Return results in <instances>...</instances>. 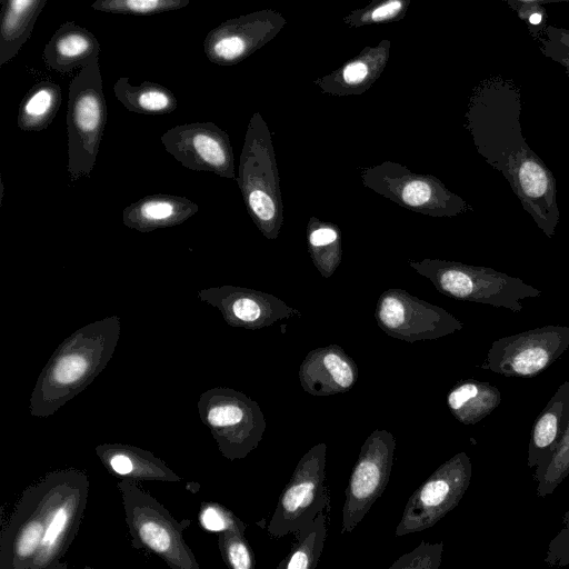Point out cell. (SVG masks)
<instances>
[{
  "label": "cell",
  "mask_w": 569,
  "mask_h": 569,
  "mask_svg": "<svg viewBox=\"0 0 569 569\" xmlns=\"http://www.w3.org/2000/svg\"><path fill=\"white\" fill-rule=\"evenodd\" d=\"M90 481L80 469L48 472L27 487L0 536V569L67 568L61 558L76 537Z\"/></svg>",
  "instance_id": "obj_1"
},
{
  "label": "cell",
  "mask_w": 569,
  "mask_h": 569,
  "mask_svg": "<svg viewBox=\"0 0 569 569\" xmlns=\"http://www.w3.org/2000/svg\"><path fill=\"white\" fill-rule=\"evenodd\" d=\"M118 316L88 323L53 351L41 370L29 403L34 418H49L82 392L113 357L120 338Z\"/></svg>",
  "instance_id": "obj_2"
},
{
  "label": "cell",
  "mask_w": 569,
  "mask_h": 569,
  "mask_svg": "<svg viewBox=\"0 0 569 569\" xmlns=\"http://www.w3.org/2000/svg\"><path fill=\"white\" fill-rule=\"evenodd\" d=\"M237 182L247 211L261 232L277 239L283 224L280 177L271 132L259 112L248 123Z\"/></svg>",
  "instance_id": "obj_3"
},
{
  "label": "cell",
  "mask_w": 569,
  "mask_h": 569,
  "mask_svg": "<svg viewBox=\"0 0 569 569\" xmlns=\"http://www.w3.org/2000/svg\"><path fill=\"white\" fill-rule=\"evenodd\" d=\"M117 488L122 496L132 548L157 555L172 569H200L183 537L190 519L178 521L136 480L122 478Z\"/></svg>",
  "instance_id": "obj_4"
},
{
  "label": "cell",
  "mask_w": 569,
  "mask_h": 569,
  "mask_svg": "<svg viewBox=\"0 0 569 569\" xmlns=\"http://www.w3.org/2000/svg\"><path fill=\"white\" fill-rule=\"evenodd\" d=\"M107 123V103L99 59L80 69L68 94V173L77 183L90 177Z\"/></svg>",
  "instance_id": "obj_5"
},
{
  "label": "cell",
  "mask_w": 569,
  "mask_h": 569,
  "mask_svg": "<svg viewBox=\"0 0 569 569\" xmlns=\"http://www.w3.org/2000/svg\"><path fill=\"white\" fill-rule=\"evenodd\" d=\"M197 409L221 456L230 461L246 458L263 438L264 415L258 402L241 391L208 389L200 395Z\"/></svg>",
  "instance_id": "obj_6"
},
{
  "label": "cell",
  "mask_w": 569,
  "mask_h": 569,
  "mask_svg": "<svg viewBox=\"0 0 569 569\" xmlns=\"http://www.w3.org/2000/svg\"><path fill=\"white\" fill-rule=\"evenodd\" d=\"M360 179L366 188L399 206L433 218L453 217L467 203L431 174L416 173L393 161L362 168Z\"/></svg>",
  "instance_id": "obj_7"
},
{
  "label": "cell",
  "mask_w": 569,
  "mask_h": 569,
  "mask_svg": "<svg viewBox=\"0 0 569 569\" xmlns=\"http://www.w3.org/2000/svg\"><path fill=\"white\" fill-rule=\"evenodd\" d=\"M326 466L325 442L312 446L301 457L270 518L267 529L271 537L296 533L328 507Z\"/></svg>",
  "instance_id": "obj_8"
},
{
  "label": "cell",
  "mask_w": 569,
  "mask_h": 569,
  "mask_svg": "<svg viewBox=\"0 0 569 569\" xmlns=\"http://www.w3.org/2000/svg\"><path fill=\"white\" fill-rule=\"evenodd\" d=\"M395 450L396 438L386 429L373 430L365 440L345 491L341 533H351L383 493Z\"/></svg>",
  "instance_id": "obj_9"
},
{
  "label": "cell",
  "mask_w": 569,
  "mask_h": 569,
  "mask_svg": "<svg viewBox=\"0 0 569 569\" xmlns=\"http://www.w3.org/2000/svg\"><path fill=\"white\" fill-rule=\"evenodd\" d=\"M375 319L385 333L407 342L438 339L461 327L441 307L399 288L388 289L380 295Z\"/></svg>",
  "instance_id": "obj_10"
},
{
  "label": "cell",
  "mask_w": 569,
  "mask_h": 569,
  "mask_svg": "<svg viewBox=\"0 0 569 569\" xmlns=\"http://www.w3.org/2000/svg\"><path fill=\"white\" fill-rule=\"evenodd\" d=\"M468 463L457 455L442 463L409 498L396 536L401 537L432 527L461 497L468 480Z\"/></svg>",
  "instance_id": "obj_11"
},
{
  "label": "cell",
  "mask_w": 569,
  "mask_h": 569,
  "mask_svg": "<svg viewBox=\"0 0 569 569\" xmlns=\"http://www.w3.org/2000/svg\"><path fill=\"white\" fill-rule=\"evenodd\" d=\"M160 141L166 151L183 167L236 179L230 137L216 123L208 121L179 124L167 130Z\"/></svg>",
  "instance_id": "obj_12"
},
{
  "label": "cell",
  "mask_w": 569,
  "mask_h": 569,
  "mask_svg": "<svg viewBox=\"0 0 569 569\" xmlns=\"http://www.w3.org/2000/svg\"><path fill=\"white\" fill-rule=\"evenodd\" d=\"M286 24L287 19L273 9L228 19L206 36V57L218 66L237 64L271 41Z\"/></svg>",
  "instance_id": "obj_13"
},
{
  "label": "cell",
  "mask_w": 569,
  "mask_h": 569,
  "mask_svg": "<svg viewBox=\"0 0 569 569\" xmlns=\"http://www.w3.org/2000/svg\"><path fill=\"white\" fill-rule=\"evenodd\" d=\"M197 296L216 307L224 321L234 328L257 330L301 316L298 309L276 296L250 288L226 284L201 289Z\"/></svg>",
  "instance_id": "obj_14"
},
{
  "label": "cell",
  "mask_w": 569,
  "mask_h": 569,
  "mask_svg": "<svg viewBox=\"0 0 569 569\" xmlns=\"http://www.w3.org/2000/svg\"><path fill=\"white\" fill-rule=\"evenodd\" d=\"M358 376L355 360L338 345L312 349L298 370L302 389L315 397L347 392L356 385Z\"/></svg>",
  "instance_id": "obj_15"
},
{
  "label": "cell",
  "mask_w": 569,
  "mask_h": 569,
  "mask_svg": "<svg viewBox=\"0 0 569 569\" xmlns=\"http://www.w3.org/2000/svg\"><path fill=\"white\" fill-rule=\"evenodd\" d=\"M391 41L382 39L366 46L355 57L313 83L327 94L336 97L365 93L380 78L390 58Z\"/></svg>",
  "instance_id": "obj_16"
},
{
  "label": "cell",
  "mask_w": 569,
  "mask_h": 569,
  "mask_svg": "<svg viewBox=\"0 0 569 569\" xmlns=\"http://www.w3.org/2000/svg\"><path fill=\"white\" fill-rule=\"evenodd\" d=\"M436 289L459 300H482L492 292L493 278L483 269L439 259L409 260Z\"/></svg>",
  "instance_id": "obj_17"
},
{
  "label": "cell",
  "mask_w": 569,
  "mask_h": 569,
  "mask_svg": "<svg viewBox=\"0 0 569 569\" xmlns=\"http://www.w3.org/2000/svg\"><path fill=\"white\" fill-rule=\"evenodd\" d=\"M96 455L103 467L114 476L142 481L179 482L182 480L163 460L151 451L127 443H101Z\"/></svg>",
  "instance_id": "obj_18"
},
{
  "label": "cell",
  "mask_w": 569,
  "mask_h": 569,
  "mask_svg": "<svg viewBox=\"0 0 569 569\" xmlns=\"http://www.w3.org/2000/svg\"><path fill=\"white\" fill-rule=\"evenodd\" d=\"M198 210V204L186 197L151 194L126 207L122 211V221L129 229L151 232L181 224Z\"/></svg>",
  "instance_id": "obj_19"
},
{
  "label": "cell",
  "mask_w": 569,
  "mask_h": 569,
  "mask_svg": "<svg viewBox=\"0 0 569 569\" xmlns=\"http://www.w3.org/2000/svg\"><path fill=\"white\" fill-rule=\"evenodd\" d=\"M99 53L100 44L94 34L74 21H67L46 44L43 59L49 68L69 73L98 60Z\"/></svg>",
  "instance_id": "obj_20"
},
{
  "label": "cell",
  "mask_w": 569,
  "mask_h": 569,
  "mask_svg": "<svg viewBox=\"0 0 569 569\" xmlns=\"http://www.w3.org/2000/svg\"><path fill=\"white\" fill-rule=\"evenodd\" d=\"M47 0H6L0 22V66L14 58L30 38Z\"/></svg>",
  "instance_id": "obj_21"
},
{
  "label": "cell",
  "mask_w": 569,
  "mask_h": 569,
  "mask_svg": "<svg viewBox=\"0 0 569 569\" xmlns=\"http://www.w3.org/2000/svg\"><path fill=\"white\" fill-rule=\"evenodd\" d=\"M113 92L126 109L140 114H168L178 107V100L169 88L148 80L132 86L128 77H120Z\"/></svg>",
  "instance_id": "obj_22"
},
{
  "label": "cell",
  "mask_w": 569,
  "mask_h": 569,
  "mask_svg": "<svg viewBox=\"0 0 569 569\" xmlns=\"http://www.w3.org/2000/svg\"><path fill=\"white\" fill-rule=\"evenodd\" d=\"M62 100L56 82L42 80L23 97L18 111V127L22 131H41L53 121Z\"/></svg>",
  "instance_id": "obj_23"
},
{
  "label": "cell",
  "mask_w": 569,
  "mask_h": 569,
  "mask_svg": "<svg viewBox=\"0 0 569 569\" xmlns=\"http://www.w3.org/2000/svg\"><path fill=\"white\" fill-rule=\"evenodd\" d=\"M308 251L323 278H330L342 259V234L336 223L311 217L307 224Z\"/></svg>",
  "instance_id": "obj_24"
},
{
  "label": "cell",
  "mask_w": 569,
  "mask_h": 569,
  "mask_svg": "<svg viewBox=\"0 0 569 569\" xmlns=\"http://www.w3.org/2000/svg\"><path fill=\"white\" fill-rule=\"evenodd\" d=\"M296 533L297 543L277 569H315L318 566L327 537L325 510Z\"/></svg>",
  "instance_id": "obj_25"
},
{
  "label": "cell",
  "mask_w": 569,
  "mask_h": 569,
  "mask_svg": "<svg viewBox=\"0 0 569 569\" xmlns=\"http://www.w3.org/2000/svg\"><path fill=\"white\" fill-rule=\"evenodd\" d=\"M411 0H371L367 6L349 12L342 18L348 28H360L402 20Z\"/></svg>",
  "instance_id": "obj_26"
},
{
  "label": "cell",
  "mask_w": 569,
  "mask_h": 569,
  "mask_svg": "<svg viewBox=\"0 0 569 569\" xmlns=\"http://www.w3.org/2000/svg\"><path fill=\"white\" fill-rule=\"evenodd\" d=\"M189 2L190 0H94L91 8L107 13L146 16L178 10Z\"/></svg>",
  "instance_id": "obj_27"
},
{
  "label": "cell",
  "mask_w": 569,
  "mask_h": 569,
  "mask_svg": "<svg viewBox=\"0 0 569 569\" xmlns=\"http://www.w3.org/2000/svg\"><path fill=\"white\" fill-rule=\"evenodd\" d=\"M218 547L223 562L231 569H253L254 553L244 535L226 530L218 533Z\"/></svg>",
  "instance_id": "obj_28"
},
{
  "label": "cell",
  "mask_w": 569,
  "mask_h": 569,
  "mask_svg": "<svg viewBox=\"0 0 569 569\" xmlns=\"http://www.w3.org/2000/svg\"><path fill=\"white\" fill-rule=\"evenodd\" d=\"M198 519L200 526L211 532L232 530L244 535L247 529V525L230 509L214 501L201 502Z\"/></svg>",
  "instance_id": "obj_29"
},
{
  "label": "cell",
  "mask_w": 569,
  "mask_h": 569,
  "mask_svg": "<svg viewBox=\"0 0 569 569\" xmlns=\"http://www.w3.org/2000/svg\"><path fill=\"white\" fill-rule=\"evenodd\" d=\"M442 543L421 541L413 550L399 557L389 569H437L441 562Z\"/></svg>",
  "instance_id": "obj_30"
},
{
  "label": "cell",
  "mask_w": 569,
  "mask_h": 569,
  "mask_svg": "<svg viewBox=\"0 0 569 569\" xmlns=\"http://www.w3.org/2000/svg\"><path fill=\"white\" fill-rule=\"evenodd\" d=\"M520 191L529 199H539L549 191V176L535 160L525 161L517 171Z\"/></svg>",
  "instance_id": "obj_31"
},
{
  "label": "cell",
  "mask_w": 569,
  "mask_h": 569,
  "mask_svg": "<svg viewBox=\"0 0 569 569\" xmlns=\"http://www.w3.org/2000/svg\"><path fill=\"white\" fill-rule=\"evenodd\" d=\"M547 362V351L540 347H531L513 357L512 368L520 375H531L542 369Z\"/></svg>",
  "instance_id": "obj_32"
},
{
  "label": "cell",
  "mask_w": 569,
  "mask_h": 569,
  "mask_svg": "<svg viewBox=\"0 0 569 569\" xmlns=\"http://www.w3.org/2000/svg\"><path fill=\"white\" fill-rule=\"evenodd\" d=\"M515 11L531 30L532 34H537L536 28L545 30L546 12L542 4L539 3H522L519 4Z\"/></svg>",
  "instance_id": "obj_33"
},
{
  "label": "cell",
  "mask_w": 569,
  "mask_h": 569,
  "mask_svg": "<svg viewBox=\"0 0 569 569\" xmlns=\"http://www.w3.org/2000/svg\"><path fill=\"white\" fill-rule=\"evenodd\" d=\"M480 393L479 387L473 382H465L452 390L447 396V405L452 413L460 410L463 405L472 397Z\"/></svg>",
  "instance_id": "obj_34"
},
{
  "label": "cell",
  "mask_w": 569,
  "mask_h": 569,
  "mask_svg": "<svg viewBox=\"0 0 569 569\" xmlns=\"http://www.w3.org/2000/svg\"><path fill=\"white\" fill-rule=\"evenodd\" d=\"M557 433V417L552 413L543 415L535 428V442L538 447H546L552 442Z\"/></svg>",
  "instance_id": "obj_35"
},
{
  "label": "cell",
  "mask_w": 569,
  "mask_h": 569,
  "mask_svg": "<svg viewBox=\"0 0 569 569\" xmlns=\"http://www.w3.org/2000/svg\"><path fill=\"white\" fill-rule=\"evenodd\" d=\"M540 50L547 58L562 66L569 76V48L547 38L541 39Z\"/></svg>",
  "instance_id": "obj_36"
},
{
  "label": "cell",
  "mask_w": 569,
  "mask_h": 569,
  "mask_svg": "<svg viewBox=\"0 0 569 569\" xmlns=\"http://www.w3.org/2000/svg\"><path fill=\"white\" fill-rule=\"evenodd\" d=\"M547 39L569 48V30L556 26H548L543 30Z\"/></svg>",
  "instance_id": "obj_37"
},
{
  "label": "cell",
  "mask_w": 569,
  "mask_h": 569,
  "mask_svg": "<svg viewBox=\"0 0 569 569\" xmlns=\"http://www.w3.org/2000/svg\"><path fill=\"white\" fill-rule=\"evenodd\" d=\"M508 6H510L513 10L522 3H539V4H546V3H555V2H569V0H502Z\"/></svg>",
  "instance_id": "obj_38"
},
{
  "label": "cell",
  "mask_w": 569,
  "mask_h": 569,
  "mask_svg": "<svg viewBox=\"0 0 569 569\" xmlns=\"http://www.w3.org/2000/svg\"><path fill=\"white\" fill-rule=\"evenodd\" d=\"M6 2V0H0V3L3 6V3Z\"/></svg>",
  "instance_id": "obj_39"
}]
</instances>
